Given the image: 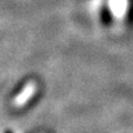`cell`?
<instances>
[{"instance_id":"cell-1","label":"cell","mask_w":133,"mask_h":133,"mask_svg":"<svg viewBox=\"0 0 133 133\" xmlns=\"http://www.w3.org/2000/svg\"><path fill=\"white\" fill-rule=\"evenodd\" d=\"M112 20H113V18H112V14L110 9L108 7H103L102 10H101V21L102 23L104 24V26H110V24L112 23Z\"/></svg>"},{"instance_id":"cell-2","label":"cell","mask_w":133,"mask_h":133,"mask_svg":"<svg viewBox=\"0 0 133 133\" xmlns=\"http://www.w3.org/2000/svg\"><path fill=\"white\" fill-rule=\"evenodd\" d=\"M5 133H12V132H11V131H10V130H8V131H6V132H5Z\"/></svg>"}]
</instances>
